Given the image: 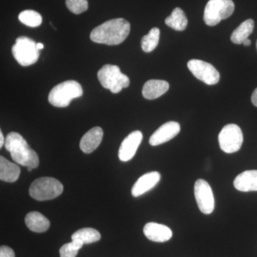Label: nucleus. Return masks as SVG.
Segmentation results:
<instances>
[{
	"label": "nucleus",
	"mask_w": 257,
	"mask_h": 257,
	"mask_svg": "<svg viewBox=\"0 0 257 257\" xmlns=\"http://www.w3.org/2000/svg\"><path fill=\"white\" fill-rule=\"evenodd\" d=\"M130 32V24L123 18L113 19L92 30L90 39L96 43L118 45L122 43Z\"/></svg>",
	"instance_id": "f257e3e1"
},
{
	"label": "nucleus",
	"mask_w": 257,
	"mask_h": 257,
	"mask_svg": "<svg viewBox=\"0 0 257 257\" xmlns=\"http://www.w3.org/2000/svg\"><path fill=\"white\" fill-rule=\"evenodd\" d=\"M5 147L11 154L13 160L19 165L33 169L38 167L40 163L38 155L30 148L26 140L20 134L15 132L8 134Z\"/></svg>",
	"instance_id": "f03ea898"
},
{
	"label": "nucleus",
	"mask_w": 257,
	"mask_h": 257,
	"mask_svg": "<svg viewBox=\"0 0 257 257\" xmlns=\"http://www.w3.org/2000/svg\"><path fill=\"white\" fill-rule=\"evenodd\" d=\"M82 86L74 80L60 83L50 91L48 101L56 107H67L72 99L82 96Z\"/></svg>",
	"instance_id": "7ed1b4c3"
},
{
	"label": "nucleus",
	"mask_w": 257,
	"mask_h": 257,
	"mask_svg": "<svg viewBox=\"0 0 257 257\" xmlns=\"http://www.w3.org/2000/svg\"><path fill=\"white\" fill-rule=\"evenodd\" d=\"M64 187L60 181L52 177H41L32 182L30 195L37 201H47L59 197L63 192Z\"/></svg>",
	"instance_id": "20e7f679"
},
{
	"label": "nucleus",
	"mask_w": 257,
	"mask_h": 257,
	"mask_svg": "<svg viewBox=\"0 0 257 257\" xmlns=\"http://www.w3.org/2000/svg\"><path fill=\"white\" fill-rule=\"evenodd\" d=\"M98 79L103 87L109 89L114 94L121 92L123 88L130 86V78L112 64H106L98 72Z\"/></svg>",
	"instance_id": "39448f33"
},
{
	"label": "nucleus",
	"mask_w": 257,
	"mask_h": 257,
	"mask_svg": "<svg viewBox=\"0 0 257 257\" xmlns=\"http://www.w3.org/2000/svg\"><path fill=\"white\" fill-rule=\"evenodd\" d=\"M234 9L232 0H209L204 9V23L208 26H215L221 20L229 18Z\"/></svg>",
	"instance_id": "423d86ee"
},
{
	"label": "nucleus",
	"mask_w": 257,
	"mask_h": 257,
	"mask_svg": "<svg viewBox=\"0 0 257 257\" xmlns=\"http://www.w3.org/2000/svg\"><path fill=\"white\" fill-rule=\"evenodd\" d=\"M13 54L20 65L28 67L38 60L40 50L33 40L27 37H20L13 45Z\"/></svg>",
	"instance_id": "0eeeda50"
},
{
	"label": "nucleus",
	"mask_w": 257,
	"mask_h": 257,
	"mask_svg": "<svg viewBox=\"0 0 257 257\" xmlns=\"http://www.w3.org/2000/svg\"><path fill=\"white\" fill-rule=\"evenodd\" d=\"M243 141L242 131L236 124L226 125L219 135V146L225 153L232 154L239 151Z\"/></svg>",
	"instance_id": "6e6552de"
},
{
	"label": "nucleus",
	"mask_w": 257,
	"mask_h": 257,
	"mask_svg": "<svg viewBox=\"0 0 257 257\" xmlns=\"http://www.w3.org/2000/svg\"><path fill=\"white\" fill-rule=\"evenodd\" d=\"M187 67L193 75L208 85L217 84L220 79V74L214 66L204 61L191 60Z\"/></svg>",
	"instance_id": "1a4fd4ad"
},
{
	"label": "nucleus",
	"mask_w": 257,
	"mask_h": 257,
	"mask_svg": "<svg viewBox=\"0 0 257 257\" xmlns=\"http://www.w3.org/2000/svg\"><path fill=\"white\" fill-rule=\"evenodd\" d=\"M194 197L198 207L203 214H210L214 209V197L210 185L204 179H199L194 184Z\"/></svg>",
	"instance_id": "9d476101"
},
{
	"label": "nucleus",
	"mask_w": 257,
	"mask_h": 257,
	"mask_svg": "<svg viewBox=\"0 0 257 257\" xmlns=\"http://www.w3.org/2000/svg\"><path fill=\"white\" fill-rule=\"evenodd\" d=\"M143 133L140 131H134L123 140L119 147L118 156L122 162L131 160L136 154L139 146L143 141Z\"/></svg>",
	"instance_id": "9b49d317"
},
{
	"label": "nucleus",
	"mask_w": 257,
	"mask_h": 257,
	"mask_svg": "<svg viewBox=\"0 0 257 257\" xmlns=\"http://www.w3.org/2000/svg\"><path fill=\"white\" fill-rule=\"evenodd\" d=\"M180 124L177 121H169L162 124L150 139L152 146H158L175 138L180 133Z\"/></svg>",
	"instance_id": "f8f14e48"
},
{
	"label": "nucleus",
	"mask_w": 257,
	"mask_h": 257,
	"mask_svg": "<svg viewBox=\"0 0 257 257\" xmlns=\"http://www.w3.org/2000/svg\"><path fill=\"white\" fill-rule=\"evenodd\" d=\"M143 231L147 239L155 242H165L172 236V230L168 226L158 223H147Z\"/></svg>",
	"instance_id": "ddd939ff"
},
{
	"label": "nucleus",
	"mask_w": 257,
	"mask_h": 257,
	"mask_svg": "<svg viewBox=\"0 0 257 257\" xmlns=\"http://www.w3.org/2000/svg\"><path fill=\"white\" fill-rule=\"evenodd\" d=\"M161 179L158 172H151L140 177L134 184L132 189L133 197H138L153 189L158 184Z\"/></svg>",
	"instance_id": "4468645a"
},
{
	"label": "nucleus",
	"mask_w": 257,
	"mask_h": 257,
	"mask_svg": "<svg viewBox=\"0 0 257 257\" xmlns=\"http://www.w3.org/2000/svg\"><path fill=\"white\" fill-rule=\"evenodd\" d=\"M104 132L99 126L91 128L81 140L79 147L85 154H90L97 148L102 141Z\"/></svg>",
	"instance_id": "2eb2a0df"
},
{
	"label": "nucleus",
	"mask_w": 257,
	"mask_h": 257,
	"mask_svg": "<svg viewBox=\"0 0 257 257\" xmlns=\"http://www.w3.org/2000/svg\"><path fill=\"white\" fill-rule=\"evenodd\" d=\"M235 188L240 192L257 191V170L244 171L234 181Z\"/></svg>",
	"instance_id": "dca6fc26"
},
{
	"label": "nucleus",
	"mask_w": 257,
	"mask_h": 257,
	"mask_svg": "<svg viewBox=\"0 0 257 257\" xmlns=\"http://www.w3.org/2000/svg\"><path fill=\"white\" fill-rule=\"evenodd\" d=\"M170 84L166 81L150 79L144 85L143 95L147 99H155L163 95L168 91Z\"/></svg>",
	"instance_id": "f3484780"
},
{
	"label": "nucleus",
	"mask_w": 257,
	"mask_h": 257,
	"mask_svg": "<svg viewBox=\"0 0 257 257\" xmlns=\"http://www.w3.org/2000/svg\"><path fill=\"white\" fill-rule=\"evenodd\" d=\"M25 224L31 231L37 233L45 232L50 226L49 219L38 211H32L27 214Z\"/></svg>",
	"instance_id": "a211bd4d"
},
{
	"label": "nucleus",
	"mask_w": 257,
	"mask_h": 257,
	"mask_svg": "<svg viewBox=\"0 0 257 257\" xmlns=\"http://www.w3.org/2000/svg\"><path fill=\"white\" fill-rule=\"evenodd\" d=\"M20 175L19 166L12 163L4 157H0V179L3 182H16Z\"/></svg>",
	"instance_id": "6ab92c4d"
},
{
	"label": "nucleus",
	"mask_w": 257,
	"mask_h": 257,
	"mask_svg": "<svg viewBox=\"0 0 257 257\" xmlns=\"http://www.w3.org/2000/svg\"><path fill=\"white\" fill-rule=\"evenodd\" d=\"M253 28H254V22L251 19H248L246 21L243 22L231 34V42L236 45L243 44V42L252 33Z\"/></svg>",
	"instance_id": "aec40b11"
},
{
	"label": "nucleus",
	"mask_w": 257,
	"mask_h": 257,
	"mask_svg": "<svg viewBox=\"0 0 257 257\" xmlns=\"http://www.w3.org/2000/svg\"><path fill=\"white\" fill-rule=\"evenodd\" d=\"M165 23L167 26L177 31H184L188 25V20L183 10L177 8L168 18H166Z\"/></svg>",
	"instance_id": "412c9836"
},
{
	"label": "nucleus",
	"mask_w": 257,
	"mask_h": 257,
	"mask_svg": "<svg viewBox=\"0 0 257 257\" xmlns=\"http://www.w3.org/2000/svg\"><path fill=\"white\" fill-rule=\"evenodd\" d=\"M100 239V233L93 228H83L72 235V240H79L84 244L96 242Z\"/></svg>",
	"instance_id": "4be33fe9"
},
{
	"label": "nucleus",
	"mask_w": 257,
	"mask_h": 257,
	"mask_svg": "<svg viewBox=\"0 0 257 257\" xmlns=\"http://www.w3.org/2000/svg\"><path fill=\"white\" fill-rule=\"evenodd\" d=\"M160 31L157 28H152L141 40L142 48L144 52H151L158 45L160 41Z\"/></svg>",
	"instance_id": "5701e85b"
},
{
	"label": "nucleus",
	"mask_w": 257,
	"mask_h": 257,
	"mask_svg": "<svg viewBox=\"0 0 257 257\" xmlns=\"http://www.w3.org/2000/svg\"><path fill=\"white\" fill-rule=\"evenodd\" d=\"M19 20L30 28H37L42 23V18L40 13L30 10L22 12L19 15Z\"/></svg>",
	"instance_id": "b1692460"
},
{
	"label": "nucleus",
	"mask_w": 257,
	"mask_h": 257,
	"mask_svg": "<svg viewBox=\"0 0 257 257\" xmlns=\"http://www.w3.org/2000/svg\"><path fill=\"white\" fill-rule=\"evenodd\" d=\"M83 245L84 243L82 241L77 239L72 240V242L65 243L60 248V257H76Z\"/></svg>",
	"instance_id": "393cba45"
},
{
	"label": "nucleus",
	"mask_w": 257,
	"mask_h": 257,
	"mask_svg": "<svg viewBox=\"0 0 257 257\" xmlns=\"http://www.w3.org/2000/svg\"><path fill=\"white\" fill-rule=\"evenodd\" d=\"M65 3L69 11L75 15L84 13L89 8L87 0H66Z\"/></svg>",
	"instance_id": "a878e982"
},
{
	"label": "nucleus",
	"mask_w": 257,
	"mask_h": 257,
	"mask_svg": "<svg viewBox=\"0 0 257 257\" xmlns=\"http://www.w3.org/2000/svg\"><path fill=\"white\" fill-rule=\"evenodd\" d=\"M0 257H15V253L9 246H2L0 247Z\"/></svg>",
	"instance_id": "bb28decb"
},
{
	"label": "nucleus",
	"mask_w": 257,
	"mask_h": 257,
	"mask_svg": "<svg viewBox=\"0 0 257 257\" xmlns=\"http://www.w3.org/2000/svg\"><path fill=\"white\" fill-rule=\"evenodd\" d=\"M251 101H252L253 105L257 107V88L253 91L252 95H251Z\"/></svg>",
	"instance_id": "cd10ccee"
},
{
	"label": "nucleus",
	"mask_w": 257,
	"mask_h": 257,
	"mask_svg": "<svg viewBox=\"0 0 257 257\" xmlns=\"http://www.w3.org/2000/svg\"><path fill=\"white\" fill-rule=\"evenodd\" d=\"M5 140L4 138V135H3V132H0V147H3V145H5Z\"/></svg>",
	"instance_id": "c85d7f7f"
},
{
	"label": "nucleus",
	"mask_w": 257,
	"mask_h": 257,
	"mask_svg": "<svg viewBox=\"0 0 257 257\" xmlns=\"http://www.w3.org/2000/svg\"><path fill=\"white\" fill-rule=\"evenodd\" d=\"M243 45L246 47L249 46V45H251V40L248 38L246 39V40L243 42Z\"/></svg>",
	"instance_id": "c756f323"
},
{
	"label": "nucleus",
	"mask_w": 257,
	"mask_h": 257,
	"mask_svg": "<svg viewBox=\"0 0 257 257\" xmlns=\"http://www.w3.org/2000/svg\"><path fill=\"white\" fill-rule=\"evenodd\" d=\"M37 49H38L39 50H42V49H44V45L42 43H37Z\"/></svg>",
	"instance_id": "7c9ffc66"
},
{
	"label": "nucleus",
	"mask_w": 257,
	"mask_h": 257,
	"mask_svg": "<svg viewBox=\"0 0 257 257\" xmlns=\"http://www.w3.org/2000/svg\"><path fill=\"white\" fill-rule=\"evenodd\" d=\"M28 170L29 172H32V170H33V168H32V167H28Z\"/></svg>",
	"instance_id": "2f4dec72"
},
{
	"label": "nucleus",
	"mask_w": 257,
	"mask_h": 257,
	"mask_svg": "<svg viewBox=\"0 0 257 257\" xmlns=\"http://www.w3.org/2000/svg\"><path fill=\"white\" fill-rule=\"evenodd\" d=\"M256 49H257V41H256Z\"/></svg>",
	"instance_id": "473e14b6"
}]
</instances>
